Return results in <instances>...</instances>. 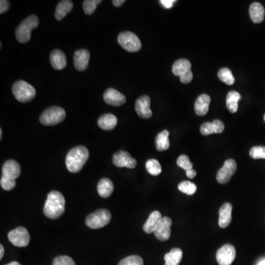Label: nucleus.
Wrapping results in <instances>:
<instances>
[{"mask_svg":"<svg viewBox=\"0 0 265 265\" xmlns=\"http://www.w3.org/2000/svg\"><path fill=\"white\" fill-rule=\"evenodd\" d=\"M89 157V150L84 146H77L69 150L66 157V166L71 172H80Z\"/></svg>","mask_w":265,"mask_h":265,"instance_id":"1","label":"nucleus"},{"mask_svg":"<svg viewBox=\"0 0 265 265\" xmlns=\"http://www.w3.org/2000/svg\"><path fill=\"white\" fill-rule=\"evenodd\" d=\"M65 211V199L62 193L52 191L47 196L44 207V213L48 218L57 219Z\"/></svg>","mask_w":265,"mask_h":265,"instance_id":"2","label":"nucleus"},{"mask_svg":"<svg viewBox=\"0 0 265 265\" xmlns=\"http://www.w3.org/2000/svg\"><path fill=\"white\" fill-rule=\"evenodd\" d=\"M39 25L38 18L35 15H31L25 19L16 30V37L18 41L22 44L28 42L31 38V32Z\"/></svg>","mask_w":265,"mask_h":265,"instance_id":"3","label":"nucleus"},{"mask_svg":"<svg viewBox=\"0 0 265 265\" xmlns=\"http://www.w3.org/2000/svg\"><path fill=\"white\" fill-rule=\"evenodd\" d=\"M12 92L16 99L21 102H29L32 100L36 95L35 88L24 80L15 82L12 88Z\"/></svg>","mask_w":265,"mask_h":265,"instance_id":"4","label":"nucleus"},{"mask_svg":"<svg viewBox=\"0 0 265 265\" xmlns=\"http://www.w3.org/2000/svg\"><path fill=\"white\" fill-rule=\"evenodd\" d=\"M66 117V111L64 108L52 106L46 109L40 116L41 124L47 126H56L64 121Z\"/></svg>","mask_w":265,"mask_h":265,"instance_id":"5","label":"nucleus"},{"mask_svg":"<svg viewBox=\"0 0 265 265\" xmlns=\"http://www.w3.org/2000/svg\"><path fill=\"white\" fill-rule=\"evenodd\" d=\"M111 214L107 209L97 210L89 214L86 220L87 226L92 229H101L111 221Z\"/></svg>","mask_w":265,"mask_h":265,"instance_id":"6","label":"nucleus"},{"mask_svg":"<svg viewBox=\"0 0 265 265\" xmlns=\"http://www.w3.org/2000/svg\"><path fill=\"white\" fill-rule=\"evenodd\" d=\"M192 65L187 59H181L177 60L172 66V72L175 76L180 77V80L183 83H189L193 79V74L191 71Z\"/></svg>","mask_w":265,"mask_h":265,"instance_id":"7","label":"nucleus"},{"mask_svg":"<svg viewBox=\"0 0 265 265\" xmlns=\"http://www.w3.org/2000/svg\"><path fill=\"white\" fill-rule=\"evenodd\" d=\"M117 40L123 48L131 53H135L141 50V41L133 33L129 31L121 33L119 34Z\"/></svg>","mask_w":265,"mask_h":265,"instance_id":"8","label":"nucleus"},{"mask_svg":"<svg viewBox=\"0 0 265 265\" xmlns=\"http://www.w3.org/2000/svg\"><path fill=\"white\" fill-rule=\"evenodd\" d=\"M9 241L16 247H26L31 240L28 231L24 227H17L9 232Z\"/></svg>","mask_w":265,"mask_h":265,"instance_id":"9","label":"nucleus"},{"mask_svg":"<svg viewBox=\"0 0 265 265\" xmlns=\"http://www.w3.org/2000/svg\"><path fill=\"white\" fill-rule=\"evenodd\" d=\"M236 162L233 159H228L217 172V181L221 184H227L236 172Z\"/></svg>","mask_w":265,"mask_h":265,"instance_id":"10","label":"nucleus"},{"mask_svg":"<svg viewBox=\"0 0 265 265\" xmlns=\"http://www.w3.org/2000/svg\"><path fill=\"white\" fill-rule=\"evenodd\" d=\"M236 258V249L230 244L222 246L217 251L216 259L220 265H231Z\"/></svg>","mask_w":265,"mask_h":265,"instance_id":"11","label":"nucleus"},{"mask_svg":"<svg viewBox=\"0 0 265 265\" xmlns=\"http://www.w3.org/2000/svg\"><path fill=\"white\" fill-rule=\"evenodd\" d=\"M113 163L117 167H127L129 169H133L137 165L136 161L128 152L123 150L114 155Z\"/></svg>","mask_w":265,"mask_h":265,"instance_id":"12","label":"nucleus"},{"mask_svg":"<svg viewBox=\"0 0 265 265\" xmlns=\"http://www.w3.org/2000/svg\"><path fill=\"white\" fill-rule=\"evenodd\" d=\"M150 98L147 95L140 97L135 102V111L141 118H150L153 115L150 109Z\"/></svg>","mask_w":265,"mask_h":265,"instance_id":"13","label":"nucleus"},{"mask_svg":"<svg viewBox=\"0 0 265 265\" xmlns=\"http://www.w3.org/2000/svg\"><path fill=\"white\" fill-rule=\"evenodd\" d=\"M172 224V220L169 217H163L160 224L155 231V236L160 241L168 240L170 237Z\"/></svg>","mask_w":265,"mask_h":265,"instance_id":"14","label":"nucleus"},{"mask_svg":"<svg viewBox=\"0 0 265 265\" xmlns=\"http://www.w3.org/2000/svg\"><path fill=\"white\" fill-rule=\"evenodd\" d=\"M103 99L107 104L113 106H120L126 102V96L112 88H109L105 91Z\"/></svg>","mask_w":265,"mask_h":265,"instance_id":"15","label":"nucleus"},{"mask_svg":"<svg viewBox=\"0 0 265 265\" xmlns=\"http://www.w3.org/2000/svg\"><path fill=\"white\" fill-rule=\"evenodd\" d=\"M1 176L16 180L21 174L20 165L15 160H8L3 165Z\"/></svg>","mask_w":265,"mask_h":265,"instance_id":"16","label":"nucleus"},{"mask_svg":"<svg viewBox=\"0 0 265 265\" xmlns=\"http://www.w3.org/2000/svg\"><path fill=\"white\" fill-rule=\"evenodd\" d=\"M90 53L87 50H78L74 54V65L76 69L84 71L89 66Z\"/></svg>","mask_w":265,"mask_h":265,"instance_id":"17","label":"nucleus"},{"mask_svg":"<svg viewBox=\"0 0 265 265\" xmlns=\"http://www.w3.org/2000/svg\"><path fill=\"white\" fill-rule=\"evenodd\" d=\"M232 209L233 206L229 202H226L220 207L219 211V226L222 229H226L230 225L232 220Z\"/></svg>","mask_w":265,"mask_h":265,"instance_id":"18","label":"nucleus"},{"mask_svg":"<svg viewBox=\"0 0 265 265\" xmlns=\"http://www.w3.org/2000/svg\"><path fill=\"white\" fill-rule=\"evenodd\" d=\"M225 126L223 122L219 120H215L210 123L206 122L201 126L200 132L203 135H211L213 133H221L224 132Z\"/></svg>","mask_w":265,"mask_h":265,"instance_id":"19","label":"nucleus"},{"mask_svg":"<svg viewBox=\"0 0 265 265\" xmlns=\"http://www.w3.org/2000/svg\"><path fill=\"white\" fill-rule=\"evenodd\" d=\"M162 214L159 211H154L150 214L147 221L144 223L143 226V230L145 233H154L155 231L157 229L158 226L160 224L162 221Z\"/></svg>","mask_w":265,"mask_h":265,"instance_id":"20","label":"nucleus"},{"mask_svg":"<svg viewBox=\"0 0 265 265\" xmlns=\"http://www.w3.org/2000/svg\"><path fill=\"white\" fill-rule=\"evenodd\" d=\"M211 98L206 94L199 95L195 103V111L199 116H204L208 113Z\"/></svg>","mask_w":265,"mask_h":265,"instance_id":"21","label":"nucleus"},{"mask_svg":"<svg viewBox=\"0 0 265 265\" xmlns=\"http://www.w3.org/2000/svg\"><path fill=\"white\" fill-rule=\"evenodd\" d=\"M50 63L56 70L64 69L66 66V58L60 50H55L50 54Z\"/></svg>","mask_w":265,"mask_h":265,"instance_id":"22","label":"nucleus"},{"mask_svg":"<svg viewBox=\"0 0 265 265\" xmlns=\"http://www.w3.org/2000/svg\"><path fill=\"white\" fill-rule=\"evenodd\" d=\"M250 16L254 23H261L265 19V8L260 2H254L249 8Z\"/></svg>","mask_w":265,"mask_h":265,"instance_id":"23","label":"nucleus"},{"mask_svg":"<svg viewBox=\"0 0 265 265\" xmlns=\"http://www.w3.org/2000/svg\"><path fill=\"white\" fill-rule=\"evenodd\" d=\"M98 123L100 129L105 131H111L117 126V118L114 114H105L99 117Z\"/></svg>","mask_w":265,"mask_h":265,"instance_id":"24","label":"nucleus"},{"mask_svg":"<svg viewBox=\"0 0 265 265\" xmlns=\"http://www.w3.org/2000/svg\"><path fill=\"white\" fill-rule=\"evenodd\" d=\"M98 192L99 196L103 199H107L111 196L114 192V184L112 181L108 178L101 179L98 183Z\"/></svg>","mask_w":265,"mask_h":265,"instance_id":"25","label":"nucleus"},{"mask_svg":"<svg viewBox=\"0 0 265 265\" xmlns=\"http://www.w3.org/2000/svg\"><path fill=\"white\" fill-rule=\"evenodd\" d=\"M73 2L70 0H62L59 1L56 9L55 17L58 21L62 20L72 10Z\"/></svg>","mask_w":265,"mask_h":265,"instance_id":"26","label":"nucleus"},{"mask_svg":"<svg viewBox=\"0 0 265 265\" xmlns=\"http://www.w3.org/2000/svg\"><path fill=\"white\" fill-rule=\"evenodd\" d=\"M183 251L180 248H172L165 256V265H179L182 260Z\"/></svg>","mask_w":265,"mask_h":265,"instance_id":"27","label":"nucleus"},{"mask_svg":"<svg viewBox=\"0 0 265 265\" xmlns=\"http://www.w3.org/2000/svg\"><path fill=\"white\" fill-rule=\"evenodd\" d=\"M240 94L236 91H232L227 95L226 105L231 113H236L238 110V102L240 100Z\"/></svg>","mask_w":265,"mask_h":265,"instance_id":"28","label":"nucleus"},{"mask_svg":"<svg viewBox=\"0 0 265 265\" xmlns=\"http://www.w3.org/2000/svg\"><path fill=\"white\" fill-rule=\"evenodd\" d=\"M169 132L165 130L159 132L156 138V147L159 151H165L169 148Z\"/></svg>","mask_w":265,"mask_h":265,"instance_id":"29","label":"nucleus"},{"mask_svg":"<svg viewBox=\"0 0 265 265\" xmlns=\"http://www.w3.org/2000/svg\"><path fill=\"white\" fill-rule=\"evenodd\" d=\"M218 77L222 82L232 86L235 83V78L232 74V71L228 68H222L219 70Z\"/></svg>","mask_w":265,"mask_h":265,"instance_id":"30","label":"nucleus"},{"mask_svg":"<svg viewBox=\"0 0 265 265\" xmlns=\"http://www.w3.org/2000/svg\"><path fill=\"white\" fill-rule=\"evenodd\" d=\"M146 169L150 175L153 176H157L160 175L162 169L159 161L156 159H150L146 162Z\"/></svg>","mask_w":265,"mask_h":265,"instance_id":"31","label":"nucleus"},{"mask_svg":"<svg viewBox=\"0 0 265 265\" xmlns=\"http://www.w3.org/2000/svg\"><path fill=\"white\" fill-rule=\"evenodd\" d=\"M178 190L181 193L184 194L188 195V196H193L197 191V187L194 183L190 182V181H183L178 185Z\"/></svg>","mask_w":265,"mask_h":265,"instance_id":"32","label":"nucleus"},{"mask_svg":"<svg viewBox=\"0 0 265 265\" xmlns=\"http://www.w3.org/2000/svg\"><path fill=\"white\" fill-rule=\"evenodd\" d=\"M101 2H102L101 0H85L83 3L85 13L87 15L93 14L98 4H100Z\"/></svg>","mask_w":265,"mask_h":265,"instance_id":"33","label":"nucleus"},{"mask_svg":"<svg viewBox=\"0 0 265 265\" xmlns=\"http://www.w3.org/2000/svg\"><path fill=\"white\" fill-rule=\"evenodd\" d=\"M177 165L179 167L182 168L186 172L193 169V165L190 162V158L186 155H181L177 159Z\"/></svg>","mask_w":265,"mask_h":265,"instance_id":"34","label":"nucleus"},{"mask_svg":"<svg viewBox=\"0 0 265 265\" xmlns=\"http://www.w3.org/2000/svg\"><path fill=\"white\" fill-rule=\"evenodd\" d=\"M250 156L254 159H265V146H256L250 150Z\"/></svg>","mask_w":265,"mask_h":265,"instance_id":"35","label":"nucleus"},{"mask_svg":"<svg viewBox=\"0 0 265 265\" xmlns=\"http://www.w3.org/2000/svg\"><path fill=\"white\" fill-rule=\"evenodd\" d=\"M144 265V262H143L141 257H138V256H130V257H126V258L123 259L119 265Z\"/></svg>","mask_w":265,"mask_h":265,"instance_id":"36","label":"nucleus"},{"mask_svg":"<svg viewBox=\"0 0 265 265\" xmlns=\"http://www.w3.org/2000/svg\"><path fill=\"white\" fill-rule=\"evenodd\" d=\"M0 184H1V188L6 191H10L13 190L16 186V181L10 178H5V177L1 176L0 180Z\"/></svg>","mask_w":265,"mask_h":265,"instance_id":"37","label":"nucleus"},{"mask_svg":"<svg viewBox=\"0 0 265 265\" xmlns=\"http://www.w3.org/2000/svg\"><path fill=\"white\" fill-rule=\"evenodd\" d=\"M53 265H75L72 259L67 256H60L53 260Z\"/></svg>","mask_w":265,"mask_h":265,"instance_id":"38","label":"nucleus"},{"mask_svg":"<svg viewBox=\"0 0 265 265\" xmlns=\"http://www.w3.org/2000/svg\"><path fill=\"white\" fill-rule=\"evenodd\" d=\"M9 7H10V4H9L8 1H6V0H1L0 1V13L1 14L7 11Z\"/></svg>","mask_w":265,"mask_h":265,"instance_id":"39","label":"nucleus"},{"mask_svg":"<svg viewBox=\"0 0 265 265\" xmlns=\"http://www.w3.org/2000/svg\"><path fill=\"white\" fill-rule=\"evenodd\" d=\"M175 1H174V0H162V1H160V2L165 8L169 9L173 6L174 3Z\"/></svg>","mask_w":265,"mask_h":265,"instance_id":"40","label":"nucleus"},{"mask_svg":"<svg viewBox=\"0 0 265 265\" xmlns=\"http://www.w3.org/2000/svg\"><path fill=\"white\" fill-rule=\"evenodd\" d=\"M186 174H187V177H188L189 178H191V179L196 178V175H197V172H196V171L194 170L193 169L187 171Z\"/></svg>","mask_w":265,"mask_h":265,"instance_id":"41","label":"nucleus"},{"mask_svg":"<svg viewBox=\"0 0 265 265\" xmlns=\"http://www.w3.org/2000/svg\"><path fill=\"white\" fill-rule=\"evenodd\" d=\"M125 2H126L125 0H114V1H112L113 4H114L115 7H120V6L123 5Z\"/></svg>","mask_w":265,"mask_h":265,"instance_id":"42","label":"nucleus"},{"mask_svg":"<svg viewBox=\"0 0 265 265\" xmlns=\"http://www.w3.org/2000/svg\"><path fill=\"white\" fill-rule=\"evenodd\" d=\"M4 250L3 248L2 245H0V260L2 259L3 256H4Z\"/></svg>","mask_w":265,"mask_h":265,"instance_id":"43","label":"nucleus"},{"mask_svg":"<svg viewBox=\"0 0 265 265\" xmlns=\"http://www.w3.org/2000/svg\"><path fill=\"white\" fill-rule=\"evenodd\" d=\"M6 265H21L19 264V263H17V262H12V263H9V264H7Z\"/></svg>","mask_w":265,"mask_h":265,"instance_id":"44","label":"nucleus"},{"mask_svg":"<svg viewBox=\"0 0 265 265\" xmlns=\"http://www.w3.org/2000/svg\"><path fill=\"white\" fill-rule=\"evenodd\" d=\"M257 265H265V260H263V261L260 262Z\"/></svg>","mask_w":265,"mask_h":265,"instance_id":"45","label":"nucleus"},{"mask_svg":"<svg viewBox=\"0 0 265 265\" xmlns=\"http://www.w3.org/2000/svg\"><path fill=\"white\" fill-rule=\"evenodd\" d=\"M2 138V130H1V129H0V139H1Z\"/></svg>","mask_w":265,"mask_h":265,"instance_id":"46","label":"nucleus"},{"mask_svg":"<svg viewBox=\"0 0 265 265\" xmlns=\"http://www.w3.org/2000/svg\"><path fill=\"white\" fill-rule=\"evenodd\" d=\"M264 120H265V116H264Z\"/></svg>","mask_w":265,"mask_h":265,"instance_id":"47","label":"nucleus"}]
</instances>
